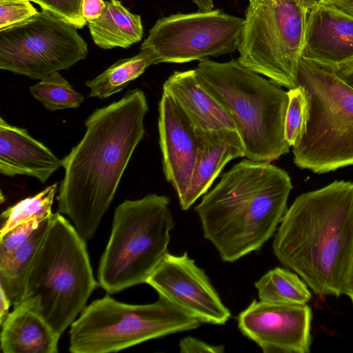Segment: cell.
Wrapping results in <instances>:
<instances>
[{"mask_svg": "<svg viewBox=\"0 0 353 353\" xmlns=\"http://www.w3.org/2000/svg\"><path fill=\"white\" fill-rule=\"evenodd\" d=\"M312 311L305 305H279L254 300L238 317L243 335L264 353H307Z\"/></svg>", "mask_w": 353, "mask_h": 353, "instance_id": "4fadbf2b", "label": "cell"}, {"mask_svg": "<svg viewBox=\"0 0 353 353\" xmlns=\"http://www.w3.org/2000/svg\"><path fill=\"white\" fill-rule=\"evenodd\" d=\"M272 249L318 295L343 294L353 259V183L334 181L299 195L276 230Z\"/></svg>", "mask_w": 353, "mask_h": 353, "instance_id": "7a4b0ae2", "label": "cell"}, {"mask_svg": "<svg viewBox=\"0 0 353 353\" xmlns=\"http://www.w3.org/2000/svg\"><path fill=\"white\" fill-rule=\"evenodd\" d=\"M57 186V183H53L38 194L26 198L3 211L1 217L4 222L0 236L19 224L35 219L45 220L50 217Z\"/></svg>", "mask_w": 353, "mask_h": 353, "instance_id": "cb8c5ba5", "label": "cell"}, {"mask_svg": "<svg viewBox=\"0 0 353 353\" xmlns=\"http://www.w3.org/2000/svg\"><path fill=\"white\" fill-rule=\"evenodd\" d=\"M201 85L223 108L241 139L245 157L271 163L290 151L284 126L288 93L237 59L199 61Z\"/></svg>", "mask_w": 353, "mask_h": 353, "instance_id": "277c9868", "label": "cell"}, {"mask_svg": "<svg viewBox=\"0 0 353 353\" xmlns=\"http://www.w3.org/2000/svg\"><path fill=\"white\" fill-rule=\"evenodd\" d=\"M169 205L168 196L150 194L115 208L97 272L99 283L108 293L146 283L168 254L174 225Z\"/></svg>", "mask_w": 353, "mask_h": 353, "instance_id": "8992f818", "label": "cell"}, {"mask_svg": "<svg viewBox=\"0 0 353 353\" xmlns=\"http://www.w3.org/2000/svg\"><path fill=\"white\" fill-rule=\"evenodd\" d=\"M88 23L93 41L103 49L128 48L143 37L140 15L131 13L119 0L105 1L100 17Z\"/></svg>", "mask_w": 353, "mask_h": 353, "instance_id": "ffe728a7", "label": "cell"}, {"mask_svg": "<svg viewBox=\"0 0 353 353\" xmlns=\"http://www.w3.org/2000/svg\"><path fill=\"white\" fill-rule=\"evenodd\" d=\"M85 243L61 214H52L19 303L38 313L60 336L97 286Z\"/></svg>", "mask_w": 353, "mask_h": 353, "instance_id": "5b68a950", "label": "cell"}, {"mask_svg": "<svg viewBox=\"0 0 353 353\" xmlns=\"http://www.w3.org/2000/svg\"><path fill=\"white\" fill-rule=\"evenodd\" d=\"M198 139L197 159L188 191L179 201L188 210L205 194L229 161L245 157V149L237 132H205L195 129Z\"/></svg>", "mask_w": 353, "mask_h": 353, "instance_id": "e0dca14e", "label": "cell"}, {"mask_svg": "<svg viewBox=\"0 0 353 353\" xmlns=\"http://www.w3.org/2000/svg\"><path fill=\"white\" fill-rule=\"evenodd\" d=\"M245 19L221 10L176 14L157 21L141 50L160 63H183L237 50Z\"/></svg>", "mask_w": 353, "mask_h": 353, "instance_id": "8fae6325", "label": "cell"}, {"mask_svg": "<svg viewBox=\"0 0 353 353\" xmlns=\"http://www.w3.org/2000/svg\"><path fill=\"white\" fill-rule=\"evenodd\" d=\"M13 1H32V0H0L1 2H13Z\"/></svg>", "mask_w": 353, "mask_h": 353, "instance_id": "74e56055", "label": "cell"}, {"mask_svg": "<svg viewBox=\"0 0 353 353\" xmlns=\"http://www.w3.org/2000/svg\"><path fill=\"white\" fill-rule=\"evenodd\" d=\"M321 3L353 18V0H323Z\"/></svg>", "mask_w": 353, "mask_h": 353, "instance_id": "d6a6232c", "label": "cell"}, {"mask_svg": "<svg viewBox=\"0 0 353 353\" xmlns=\"http://www.w3.org/2000/svg\"><path fill=\"white\" fill-rule=\"evenodd\" d=\"M50 217L19 247L0 258V288L11 305H15L21 301L27 274L48 228Z\"/></svg>", "mask_w": 353, "mask_h": 353, "instance_id": "44dd1931", "label": "cell"}, {"mask_svg": "<svg viewBox=\"0 0 353 353\" xmlns=\"http://www.w3.org/2000/svg\"><path fill=\"white\" fill-rule=\"evenodd\" d=\"M301 57L326 65L353 58V18L323 3L307 15Z\"/></svg>", "mask_w": 353, "mask_h": 353, "instance_id": "9a60e30c", "label": "cell"}, {"mask_svg": "<svg viewBox=\"0 0 353 353\" xmlns=\"http://www.w3.org/2000/svg\"><path fill=\"white\" fill-rule=\"evenodd\" d=\"M29 90L36 100L50 111L76 108L84 101L83 96L59 72L42 79L31 85Z\"/></svg>", "mask_w": 353, "mask_h": 353, "instance_id": "d4e9b609", "label": "cell"}, {"mask_svg": "<svg viewBox=\"0 0 353 353\" xmlns=\"http://www.w3.org/2000/svg\"><path fill=\"white\" fill-rule=\"evenodd\" d=\"M292 189L285 170L268 162L242 160L194 208L204 238L225 262L260 250L277 230Z\"/></svg>", "mask_w": 353, "mask_h": 353, "instance_id": "3957f363", "label": "cell"}, {"mask_svg": "<svg viewBox=\"0 0 353 353\" xmlns=\"http://www.w3.org/2000/svg\"><path fill=\"white\" fill-rule=\"evenodd\" d=\"M163 92L174 100L194 129L237 132L228 112L201 85L194 70L175 71L163 83Z\"/></svg>", "mask_w": 353, "mask_h": 353, "instance_id": "ac0fdd59", "label": "cell"}, {"mask_svg": "<svg viewBox=\"0 0 353 353\" xmlns=\"http://www.w3.org/2000/svg\"><path fill=\"white\" fill-rule=\"evenodd\" d=\"M343 294L347 295L353 304V259L345 283Z\"/></svg>", "mask_w": 353, "mask_h": 353, "instance_id": "e575fe53", "label": "cell"}, {"mask_svg": "<svg viewBox=\"0 0 353 353\" xmlns=\"http://www.w3.org/2000/svg\"><path fill=\"white\" fill-rule=\"evenodd\" d=\"M105 7L103 0H82V16L87 22L91 21L100 17Z\"/></svg>", "mask_w": 353, "mask_h": 353, "instance_id": "4dcf8cb0", "label": "cell"}, {"mask_svg": "<svg viewBox=\"0 0 353 353\" xmlns=\"http://www.w3.org/2000/svg\"><path fill=\"white\" fill-rule=\"evenodd\" d=\"M38 13L30 1L0 3V30L26 21Z\"/></svg>", "mask_w": 353, "mask_h": 353, "instance_id": "f1b7e54d", "label": "cell"}, {"mask_svg": "<svg viewBox=\"0 0 353 353\" xmlns=\"http://www.w3.org/2000/svg\"><path fill=\"white\" fill-rule=\"evenodd\" d=\"M41 9L47 10L77 28H82L86 21L82 16V0H32Z\"/></svg>", "mask_w": 353, "mask_h": 353, "instance_id": "4316f807", "label": "cell"}, {"mask_svg": "<svg viewBox=\"0 0 353 353\" xmlns=\"http://www.w3.org/2000/svg\"><path fill=\"white\" fill-rule=\"evenodd\" d=\"M148 110L143 90H128L86 119L84 136L61 159L65 173L57 196V212L72 221L85 241L94 236L144 137Z\"/></svg>", "mask_w": 353, "mask_h": 353, "instance_id": "6da1fadb", "label": "cell"}, {"mask_svg": "<svg viewBox=\"0 0 353 353\" xmlns=\"http://www.w3.org/2000/svg\"><path fill=\"white\" fill-rule=\"evenodd\" d=\"M255 288L261 301L279 305H305L311 294L304 282L296 274L275 268L263 274Z\"/></svg>", "mask_w": 353, "mask_h": 353, "instance_id": "603a6c76", "label": "cell"}, {"mask_svg": "<svg viewBox=\"0 0 353 353\" xmlns=\"http://www.w3.org/2000/svg\"><path fill=\"white\" fill-rule=\"evenodd\" d=\"M146 283L200 322L223 325L231 316L205 272L186 252L168 253Z\"/></svg>", "mask_w": 353, "mask_h": 353, "instance_id": "7c38bea8", "label": "cell"}, {"mask_svg": "<svg viewBox=\"0 0 353 353\" xmlns=\"http://www.w3.org/2000/svg\"><path fill=\"white\" fill-rule=\"evenodd\" d=\"M1 325L3 353H57L59 335L36 312L19 303Z\"/></svg>", "mask_w": 353, "mask_h": 353, "instance_id": "d6986e66", "label": "cell"}, {"mask_svg": "<svg viewBox=\"0 0 353 353\" xmlns=\"http://www.w3.org/2000/svg\"><path fill=\"white\" fill-rule=\"evenodd\" d=\"M61 166L59 159L45 145L22 128L0 118V173L7 176L25 175L46 183Z\"/></svg>", "mask_w": 353, "mask_h": 353, "instance_id": "2e32d148", "label": "cell"}, {"mask_svg": "<svg viewBox=\"0 0 353 353\" xmlns=\"http://www.w3.org/2000/svg\"><path fill=\"white\" fill-rule=\"evenodd\" d=\"M45 220L35 219L19 224L0 236V258L10 254L23 243Z\"/></svg>", "mask_w": 353, "mask_h": 353, "instance_id": "83f0119b", "label": "cell"}, {"mask_svg": "<svg viewBox=\"0 0 353 353\" xmlns=\"http://www.w3.org/2000/svg\"><path fill=\"white\" fill-rule=\"evenodd\" d=\"M199 8L200 11L212 10L214 8L213 0H192Z\"/></svg>", "mask_w": 353, "mask_h": 353, "instance_id": "d590c367", "label": "cell"}, {"mask_svg": "<svg viewBox=\"0 0 353 353\" xmlns=\"http://www.w3.org/2000/svg\"><path fill=\"white\" fill-rule=\"evenodd\" d=\"M158 128L163 172L181 201L188 191L195 167L198 139L190 121L164 92L159 103Z\"/></svg>", "mask_w": 353, "mask_h": 353, "instance_id": "5bb4252c", "label": "cell"}, {"mask_svg": "<svg viewBox=\"0 0 353 353\" xmlns=\"http://www.w3.org/2000/svg\"><path fill=\"white\" fill-rule=\"evenodd\" d=\"M301 6L309 12L314 6L322 2L323 0H297Z\"/></svg>", "mask_w": 353, "mask_h": 353, "instance_id": "8d00e7d4", "label": "cell"}, {"mask_svg": "<svg viewBox=\"0 0 353 353\" xmlns=\"http://www.w3.org/2000/svg\"><path fill=\"white\" fill-rule=\"evenodd\" d=\"M201 322L165 297L132 305L106 295L85 306L70 325L72 353L115 352L148 340L192 330Z\"/></svg>", "mask_w": 353, "mask_h": 353, "instance_id": "ba28073f", "label": "cell"}, {"mask_svg": "<svg viewBox=\"0 0 353 353\" xmlns=\"http://www.w3.org/2000/svg\"><path fill=\"white\" fill-rule=\"evenodd\" d=\"M88 52L77 28L47 10L0 30V69L31 79L68 70Z\"/></svg>", "mask_w": 353, "mask_h": 353, "instance_id": "30bf717a", "label": "cell"}, {"mask_svg": "<svg viewBox=\"0 0 353 353\" xmlns=\"http://www.w3.org/2000/svg\"><path fill=\"white\" fill-rule=\"evenodd\" d=\"M154 64V57L147 50H141L134 57L119 60L94 79L85 82L90 88L89 97L103 99L123 90Z\"/></svg>", "mask_w": 353, "mask_h": 353, "instance_id": "7402d4cb", "label": "cell"}, {"mask_svg": "<svg viewBox=\"0 0 353 353\" xmlns=\"http://www.w3.org/2000/svg\"><path fill=\"white\" fill-rule=\"evenodd\" d=\"M298 83L307 94L308 112L305 132L292 148L294 163L317 174L353 165V88L303 57Z\"/></svg>", "mask_w": 353, "mask_h": 353, "instance_id": "52a82bcc", "label": "cell"}, {"mask_svg": "<svg viewBox=\"0 0 353 353\" xmlns=\"http://www.w3.org/2000/svg\"><path fill=\"white\" fill-rule=\"evenodd\" d=\"M323 65L330 69L338 78L353 88V58L335 65Z\"/></svg>", "mask_w": 353, "mask_h": 353, "instance_id": "1f68e13d", "label": "cell"}, {"mask_svg": "<svg viewBox=\"0 0 353 353\" xmlns=\"http://www.w3.org/2000/svg\"><path fill=\"white\" fill-rule=\"evenodd\" d=\"M180 352L183 353H221L224 351L221 345H211L204 341L193 337H185L179 342Z\"/></svg>", "mask_w": 353, "mask_h": 353, "instance_id": "f546056e", "label": "cell"}, {"mask_svg": "<svg viewBox=\"0 0 353 353\" xmlns=\"http://www.w3.org/2000/svg\"><path fill=\"white\" fill-rule=\"evenodd\" d=\"M0 323H3L4 319L8 314V310L11 303L8 296L5 294L3 290L0 288Z\"/></svg>", "mask_w": 353, "mask_h": 353, "instance_id": "836d02e7", "label": "cell"}, {"mask_svg": "<svg viewBox=\"0 0 353 353\" xmlns=\"http://www.w3.org/2000/svg\"><path fill=\"white\" fill-rule=\"evenodd\" d=\"M288 105L286 110L284 134L290 147L296 145L305 130L308 112V100L304 88L298 87L290 89Z\"/></svg>", "mask_w": 353, "mask_h": 353, "instance_id": "484cf974", "label": "cell"}, {"mask_svg": "<svg viewBox=\"0 0 353 353\" xmlns=\"http://www.w3.org/2000/svg\"><path fill=\"white\" fill-rule=\"evenodd\" d=\"M307 13L297 0H249L237 60L280 86L298 87Z\"/></svg>", "mask_w": 353, "mask_h": 353, "instance_id": "9c48e42d", "label": "cell"}]
</instances>
